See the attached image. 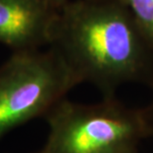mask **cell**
<instances>
[{
  "mask_svg": "<svg viewBox=\"0 0 153 153\" xmlns=\"http://www.w3.org/2000/svg\"><path fill=\"white\" fill-rule=\"evenodd\" d=\"M50 47L103 97L127 82H153V47L120 0H69L59 10Z\"/></svg>",
  "mask_w": 153,
  "mask_h": 153,
  "instance_id": "obj_1",
  "label": "cell"
},
{
  "mask_svg": "<svg viewBox=\"0 0 153 153\" xmlns=\"http://www.w3.org/2000/svg\"><path fill=\"white\" fill-rule=\"evenodd\" d=\"M49 133L38 153H138L149 130L143 108L115 96L85 105L64 99L45 116Z\"/></svg>",
  "mask_w": 153,
  "mask_h": 153,
  "instance_id": "obj_2",
  "label": "cell"
},
{
  "mask_svg": "<svg viewBox=\"0 0 153 153\" xmlns=\"http://www.w3.org/2000/svg\"><path fill=\"white\" fill-rule=\"evenodd\" d=\"M79 82L56 49L14 51L0 66V139L48 112Z\"/></svg>",
  "mask_w": 153,
  "mask_h": 153,
  "instance_id": "obj_3",
  "label": "cell"
},
{
  "mask_svg": "<svg viewBox=\"0 0 153 153\" xmlns=\"http://www.w3.org/2000/svg\"><path fill=\"white\" fill-rule=\"evenodd\" d=\"M58 14L45 0H0V44L14 51L50 45Z\"/></svg>",
  "mask_w": 153,
  "mask_h": 153,
  "instance_id": "obj_4",
  "label": "cell"
},
{
  "mask_svg": "<svg viewBox=\"0 0 153 153\" xmlns=\"http://www.w3.org/2000/svg\"><path fill=\"white\" fill-rule=\"evenodd\" d=\"M153 47V0H120Z\"/></svg>",
  "mask_w": 153,
  "mask_h": 153,
  "instance_id": "obj_5",
  "label": "cell"
},
{
  "mask_svg": "<svg viewBox=\"0 0 153 153\" xmlns=\"http://www.w3.org/2000/svg\"><path fill=\"white\" fill-rule=\"evenodd\" d=\"M151 88L153 90V82L151 84ZM143 111H144L146 121H147L148 130H149V137H153V97H152V100H151L150 103H149L146 108H143Z\"/></svg>",
  "mask_w": 153,
  "mask_h": 153,
  "instance_id": "obj_6",
  "label": "cell"
},
{
  "mask_svg": "<svg viewBox=\"0 0 153 153\" xmlns=\"http://www.w3.org/2000/svg\"><path fill=\"white\" fill-rule=\"evenodd\" d=\"M45 1H47L53 8L57 9V10H60L69 0H45Z\"/></svg>",
  "mask_w": 153,
  "mask_h": 153,
  "instance_id": "obj_7",
  "label": "cell"
}]
</instances>
